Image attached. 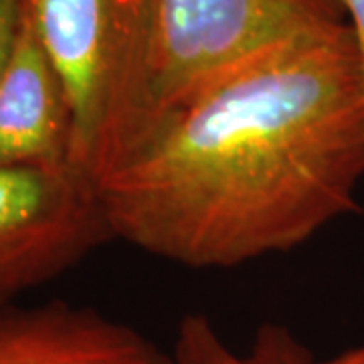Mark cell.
Wrapping results in <instances>:
<instances>
[{
  "label": "cell",
  "instance_id": "6da1fadb",
  "mask_svg": "<svg viewBox=\"0 0 364 364\" xmlns=\"http://www.w3.org/2000/svg\"><path fill=\"white\" fill-rule=\"evenodd\" d=\"M114 239L193 269L299 247L354 208L364 79L350 25L215 73L91 174Z\"/></svg>",
  "mask_w": 364,
  "mask_h": 364
},
{
  "label": "cell",
  "instance_id": "7a4b0ae2",
  "mask_svg": "<svg viewBox=\"0 0 364 364\" xmlns=\"http://www.w3.org/2000/svg\"><path fill=\"white\" fill-rule=\"evenodd\" d=\"M73 114L71 164L91 174L150 109L156 0H31Z\"/></svg>",
  "mask_w": 364,
  "mask_h": 364
},
{
  "label": "cell",
  "instance_id": "3957f363",
  "mask_svg": "<svg viewBox=\"0 0 364 364\" xmlns=\"http://www.w3.org/2000/svg\"><path fill=\"white\" fill-rule=\"evenodd\" d=\"M342 25H348L344 0H156L150 109L144 122L255 53Z\"/></svg>",
  "mask_w": 364,
  "mask_h": 364
},
{
  "label": "cell",
  "instance_id": "277c9868",
  "mask_svg": "<svg viewBox=\"0 0 364 364\" xmlns=\"http://www.w3.org/2000/svg\"><path fill=\"white\" fill-rule=\"evenodd\" d=\"M112 239L95 184L83 170L0 166V310Z\"/></svg>",
  "mask_w": 364,
  "mask_h": 364
},
{
  "label": "cell",
  "instance_id": "5b68a950",
  "mask_svg": "<svg viewBox=\"0 0 364 364\" xmlns=\"http://www.w3.org/2000/svg\"><path fill=\"white\" fill-rule=\"evenodd\" d=\"M73 114L45 49L31 0H23L13 51L0 79V166L71 164Z\"/></svg>",
  "mask_w": 364,
  "mask_h": 364
},
{
  "label": "cell",
  "instance_id": "8992f818",
  "mask_svg": "<svg viewBox=\"0 0 364 364\" xmlns=\"http://www.w3.org/2000/svg\"><path fill=\"white\" fill-rule=\"evenodd\" d=\"M0 364H176L172 352L102 312L49 301L0 310Z\"/></svg>",
  "mask_w": 364,
  "mask_h": 364
},
{
  "label": "cell",
  "instance_id": "52a82bcc",
  "mask_svg": "<svg viewBox=\"0 0 364 364\" xmlns=\"http://www.w3.org/2000/svg\"><path fill=\"white\" fill-rule=\"evenodd\" d=\"M176 364H364V346L318 363L312 350L284 324L265 322L245 354L235 352L205 314H186L174 340Z\"/></svg>",
  "mask_w": 364,
  "mask_h": 364
},
{
  "label": "cell",
  "instance_id": "ba28073f",
  "mask_svg": "<svg viewBox=\"0 0 364 364\" xmlns=\"http://www.w3.org/2000/svg\"><path fill=\"white\" fill-rule=\"evenodd\" d=\"M23 0H0V79L13 51L16 28L21 23Z\"/></svg>",
  "mask_w": 364,
  "mask_h": 364
},
{
  "label": "cell",
  "instance_id": "9c48e42d",
  "mask_svg": "<svg viewBox=\"0 0 364 364\" xmlns=\"http://www.w3.org/2000/svg\"><path fill=\"white\" fill-rule=\"evenodd\" d=\"M344 4H346V14H348V25H350L352 35L356 41L364 79V0H344Z\"/></svg>",
  "mask_w": 364,
  "mask_h": 364
}]
</instances>
